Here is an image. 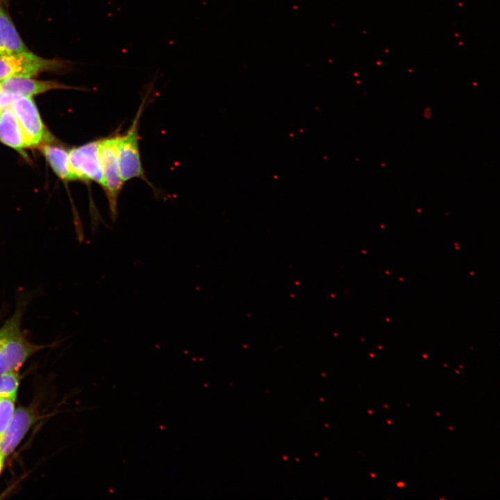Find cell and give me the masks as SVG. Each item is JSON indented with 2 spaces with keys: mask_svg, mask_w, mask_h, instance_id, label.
I'll return each mask as SVG.
<instances>
[{
  "mask_svg": "<svg viewBox=\"0 0 500 500\" xmlns=\"http://www.w3.org/2000/svg\"><path fill=\"white\" fill-rule=\"evenodd\" d=\"M99 139L72 149L69 151L71 172L76 180L94 182L103 188V178L101 167Z\"/></svg>",
  "mask_w": 500,
  "mask_h": 500,
  "instance_id": "obj_6",
  "label": "cell"
},
{
  "mask_svg": "<svg viewBox=\"0 0 500 500\" xmlns=\"http://www.w3.org/2000/svg\"><path fill=\"white\" fill-rule=\"evenodd\" d=\"M0 141L26 157L24 151V149L27 148L25 138L10 108L0 111Z\"/></svg>",
  "mask_w": 500,
  "mask_h": 500,
  "instance_id": "obj_9",
  "label": "cell"
},
{
  "mask_svg": "<svg viewBox=\"0 0 500 500\" xmlns=\"http://www.w3.org/2000/svg\"><path fill=\"white\" fill-rule=\"evenodd\" d=\"M16 397L0 396V437L8 426L15 410Z\"/></svg>",
  "mask_w": 500,
  "mask_h": 500,
  "instance_id": "obj_13",
  "label": "cell"
},
{
  "mask_svg": "<svg viewBox=\"0 0 500 500\" xmlns=\"http://www.w3.org/2000/svg\"><path fill=\"white\" fill-rule=\"evenodd\" d=\"M40 149L57 176L64 181L76 180L69 168V151L49 143L41 145Z\"/></svg>",
  "mask_w": 500,
  "mask_h": 500,
  "instance_id": "obj_11",
  "label": "cell"
},
{
  "mask_svg": "<svg viewBox=\"0 0 500 500\" xmlns=\"http://www.w3.org/2000/svg\"><path fill=\"white\" fill-rule=\"evenodd\" d=\"M4 458L5 457L1 453H0V474L3 467Z\"/></svg>",
  "mask_w": 500,
  "mask_h": 500,
  "instance_id": "obj_14",
  "label": "cell"
},
{
  "mask_svg": "<svg viewBox=\"0 0 500 500\" xmlns=\"http://www.w3.org/2000/svg\"><path fill=\"white\" fill-rule=\"evenodd\" d=\"M24 134L27 147H40L51 142L33 97H19L10 107Z\"/></svg>",
  "mask_w": 500,
  "mask_h": 500,
  "instance_id": "obj_5",
  "label": "cell"
},
{
  "mask_svg": "<svg viewBox=\"0 0 500 500\" xmlns=\"http://www.w3.org/2000/svg\"><path fill=\"white\" fill-rule=\"evenodd\" d=\"M28 51L4 6L0 3V55H13Z\"/></svg>",
  "mask_w": 500,
  "mask_h": 500,
  "instance_id": "obj_10",
  "label": "cell"
},
{
  "mask_svg": "<svg viewBox=\"0 0 500 500\" xmlns=\"http://www.w3.org/2000/svg\"><path fill=\"white\" fill-rule=\"evenodd\" d=\"M72 88L55 81H39L31 77L16 76L0 81V90L16 97H29L54 89Z\"/></svg>",
  "mask_w": 500,
  "mask_h": 500,
  "instance_id": "obj_8",
  "label": "cell"
},
{
  "mask_svg": "<svg viewBox=\"0 0 500 500\" xmlns=\"http://www.w3.org/2000/svg\"><path fill=\"white\" fill-rule=\"evenodd\" d=\"M147 93L128 130L119 134L117 156L120 174L124 183L134 178L148 180L142 166L139 144V123L144 108Z\"/></svg>",
  "mask_w": 500,
  "mask_h": 500,
  "instance_id": "obj_3",
  "label": "cell"
},
{
  "mask_svg": "<svg viewBox=\"0 0 500 500\" xmlns=\"http://www.w3.org/2000/svg\"><path fill=\"white\" fill-rule=\"evenodd\" d=\"M119 133L116 131L99 139V153L103 178L106 197L108 200L110 218L115 222L117 218L118 198L124 184L118 162L117 140Z\"/></svg>",
  "mask_w": 500,
  "mask_h": 500,
  "instance_id": "obj_2",
  "label": "cell"
},
{
  "mask_svg": "<svg viewBox=\"0 0 500 500\" xmlns=\"http://www.w3.org/2000/svg\"><path fill=\"white\" fill-rule=\"evenodd\" d=\"M38 419V415L33 408H17L0 437V453L5 458L12 453Z\"/></svg>",
  "mask_w": 500,
  "mask_h": 500,
  "instance_id": "obj_7",
  "label": "cell"
},
{
  "mask_svg": "<svg viewBox=\"0 0 500 500\" xmlns=\"http://www.w3.org/2000/svg\"><path fill=\"white\" fill-rule=\"evenodd\" d=\"M0 3L5 6L7 5L8 0H0Z\"/></svg>",
  "mask_w": 500,
  "mask_h": 500,
  "instance_id": "obj_15",
  "label": "cell"
},
{
  "mask_svg": "<svg viewBox=\"0 0 500 500\" xmlns=\"http://www.w3.org/2000/svg\"><path fill=\"white\" fill-rule=\"evenodd\" d=\"M20 376L17 372H10L0 374V396L16 397L19 385Z\"/></svg>",
  "mask_w": 500,
  "mask_h": 500,
  "instance_id": "obj_12",
  "label": "cell"
},
{
  "mask_svg": "<svg viewBox=\"0 0 500 500\" xmlns=\"http://www.w3.org/2000/svg\"><path fill=\"white\" fill-rule=\"evenodd\" d=\"M66 67V62L46 59L30 51L13 55H0V81L11 77H33L38 74L56 71Z\"/></svg>",
  "mask_w": 500,
  "mask_h": 500,
  "instance_id": "obj_4",
  "label": "cell"
},
{
  "mask_svg": "<svg viewBox=\"0 0 500 500\" xmlns=\"http://www.w3.org/2000/svg\"><path fill=\"white\" fill-rule=\"evenodd\" d=\"M28 299H17L15 311L0 327V374L18 372L33 355L47 346L31 342L22 329Z\"/></svg>",
  "mask_w": 500,
  "mask_h": 500,
  "instance_id": "obj_1",
  "label": "cell"
}]
</instances>
